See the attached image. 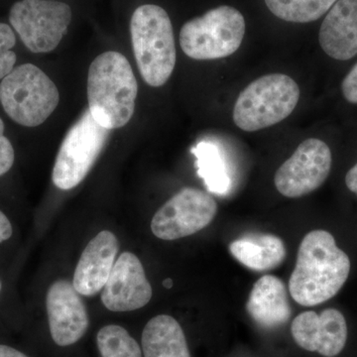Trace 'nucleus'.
Listing matches in <instances>:
<instances>
[{
	"label": "nucleus",
	"mask_w": 357,
	"mask_h": 357,
	"mask_svg": "<svg viewBox=\"0 0 357 357\" xmlns=\"http://www.w3.org/2000/svg\"><path fill=\"white\" fill-rule=\"evenodd\" d=\"M351 267V259L331 232L312 230L300 244L289 292L301 306L323 304L344 287Z\"/></svg>",
	"instance_id": "obj_1"
},
{
	"label": "nucleus",
	"mask_w": 357,
	"mask_h": 357,
	"mask_svg": "<svg viewBox=\"0 0 357 357\" xmlns=\"http://www.w3.org/2000/svg\"><path fill=\"white\" fill-rule=\"evenodd\" d=\"M138 86L128 59L105 52L91 63L88 75L89 110L100 126L112 130L132 119Z\"/></svg>",
	"instance_id": "obj_2"
},
{
	"label": "nucleus",
	"mask_w": 357,
	"mask_h": 357,
	"mask_svg": "<svg viewBox=\"0 0 357 357\" xmlns=\"http://www.w3.org/2000/svg\"><path fill=\"white\" fill-rule=\"evenodd\" d=\"M130 33L143 79L154 88L163 86L176 66L175 37L168 13L154 4L138 7L131 17Z\"/></svg>",
	"instance_id": "obj_3"
},
{
	"label": "nucleus",
	"mask_w": 357,
	"mask_h": 357,
	"mask_svg": "<svg viewBox=\"0 0 357 357\" xmlns=\"http://www.w3.org/2000/svg\"><path fill=\"white\" fill-rule=\"evenodd\" d=\"M299 86L284 74L258 77L239 93L234 107V123L248 132L273 126L292 114L299 102Z\"/></svg>",
	"instance_id": "obj_4"
},
{
	"label": "nucleus",
	"mask_w": 357,
	"mask_h": 357,
	"mask_svg": "<svg viewBox=\"0 0 357 357\" xmlns=\"http://www.w3.org/2000/svg\"><path fill=\"white\" fill-rule=\"evenodd\" d=\"M56 84L33 64L14 68L0 83V102L6 114L20 126L36 128L57 109Z\"/></svg>",
	"instance_id": "obj_5"
},
{
	"label": "nucleus",
	"mask_w": 357,
	"mask_h": 357,
	"mask_svg": "<svg viewBox=\"0 0 357 357\" xmlns=\"http://www.w3.org/2000/svg\"><path fill=\"white\" fill-rule=\"evenodd\" d=\"M246 25L234 7L222 6L188 21L180 32V45L194 60H217L236 53L243 43Z\"/></svg>",
	"instance_id": "obj_6"
},
{
	"label": "nucleus",
	"mask_w": 357,
	"mask_h": 357,
	"mask_svg": "<svg viewBox=\"0 0 357 357\" xmlns=\"http://www.w3.org/2000/svg\"><path fill=\"white\" fill-rule=\"evenodd\" d=\"M109 131L93 119L89 109L84 112L68 131L59 150L52 173V181L58 189L69 191L83 182L107 144Z\"/></svg>",
	"instance_id": "obj_7"
},
{
	"label": "nucleus",
	"mask_w": 357,
	"mask_h": 357,
	"mask_svg": "<svg viewBox=\"0 0 357 357\" xmlns=\"http://www.w3.org/2000/svg\"><path fill=\"white\" fill-rule=\"evenodd\" d=\"M72 10L54 0H20L11 7L9 21L33 53L55 50L68 32Z\"/></svg>",
	"instance_id": "obj_8"
},
{
	"label": "nucleus",
	"mask_w": 357,
	"mask_h": 357,
	"mask_svg": "<svg viewBox=\"0 0 357 357\" xmlns=\"http://www.w3.org/2000/svg\"><path fill=\"white\" fill-rule=\"evenodd\" d=\"M217 213V202L208 192L184 188L157 211L151 230L162 241H177L206 229Z\"/></svg>",
	"instance_id": "obj_9"
},
{
	"label": "nucleus",
	"mask_w": 357,
	"mask_h": 357,
	"mask_svg": "<svg viewBox=\"0 0 357 357\" xmlns=\"http://www.w3.org/2000/svg\"><path fill=\"white\" fill-rule=\"evenodd\" d=\"M332 164V151L326 142L317 138L303 141L277 170L275 187L286 198L306 196L326 182Z\"/></svg>",
	"instance_id": "obj_10"
},
{
	"label": "nucleus",
	"mask_w": 357,
	"mask_h": 357,
	"mask_svg": "<svg viewBox=\"0 0 357 357\" xmlns=\"http://www.w3.org/2000/svg\"><path fill=\"white\" fill-rule=\"evenodd\" d=\"M46 309L51 337L59 347L76 344L88 331V310L70 281L60 279L52 284Z\"/></svg>",
	"instance_id": "obj_11"
},
{
	"label": "nucleus",
	"mask_w": 357,
	"mask_h": 357,
	"mask_svg": "<svg viewBox=\"0 0 357 357\" xmlns=\"http://www.w3.org/2000/svg\"><path fill=\"white\" fill-rule=\"evenodd\" d=\"M152 294L151 284L139 258L133 253L123 252L115 261L102 289V301L109 311L131 312L146 306Z\"/></svg>",
	"instance_id": "obj_12"
},
{
	"label": "nucleus",
	"mask_w": 357,
	"mask_h": 357,
	"mask_svg": "<svg viewBox=\"0 0 357 357\" xmlns=\"http://www.w3.org/2000/svg\"><path fill=\"white\" fill-rule=\"evenodd\" d=\"M291 333L296 344L305 351L335 357L347 344V324L337 309H326L321 314L307 311L294 319Z\"/></svg>",
	"instance_id": "obj_13"
},
{
	"label": "nucleus",
	"mask_w": 357,
	"mask_h": 357,
	"mask_svg": "<svg viewBox=\"0 0 357 357\" xmlns=\"http://www.w3.org/2000/svg\"><path fill=\"white\" fill-rule=\"evenodd\" d=\"M119 243L109 230H102L84 249L75 270L73 285L79 295L95 296L107 280L119 255Z\"/></svg>",
	"instance_id": "obj_14"
},
{
	"label": "nucleus",
	"mask_w": 357,
	"mask_h": 357,
	"mask_svg": "<svg viewBox=\"0 0 357 357\" xmlns=\"http://www.w3.org/2000/svg\"><path fill=\"white\" fill-rule=\"evenodd\" d=\"M319 42L328 57L351 60L357 55V0H337L326 13Z\"/></svg>",
	"instance_id": "obj_15"
},
{
	"label": "nucleus",
	"mask_w": 357,
	"mask_h": 357,
	"mask_svg": "<svg viewBox=\"0 0 357 357\" xmlns=\"http://www.w3.org/2000/svg\"><path fill=\"white\" fill-rule=\"evenodd\" d=\"M246 311L258 326L278 328L292 314L285 284L278 277L264 275L258 279L249 294Z\"/></svg>",
	"instance_id": "obj_16"
},
{
	"label": "nucleus",
	"mask_w": 357,
	"mask_h": 357,
	"mask_svg": "<svg viewBox=\"0 0 357 357\" xmlns=\"http://www.w3.org/2000/svg\"><path fill=\"white\" fill-rule=\"evenodd\" d=\"M230 255L248 269L264 272L280 266L287 255L285 243L272 234H248L232 241Z\"/></svg>",
	"instance_id": "obj_17"
},
{
	"label": "nucleus",
	"mask_w": 357,
	"mask_h": 357,
	"mask_svg": "<svg viewBox=\"0 0 357 357\" xmlns=\"http://www.w3.org/2000/svg\"><path fill=\"white\" fill-rule=\"evenodd\" d=\"M141 342L144 357H191L182 326L168 314L150 319Z\"/></svg>",
	"instance_id": "obj_18"
},
{
	"label": "nucleus",
	"mask_w": 357,
	"mask_h": 357,
	"mask_svg": "<svg viewBox=\"0 0 357 357\" xmlns=\"http://www.w3.org/2000/svg\"><path fill=\"white\" fill-rule=\"evenodd\" d=\"M196 157L198 175L204 181L208 191L225 195L230 189V178L220 148L215 143L202 141L192 148Z\"/></svg>",
	"instance_id": "obj_19"
},
{
	"label": "nucleus",
	"mask_w": 357,
	"mask_h": 357,
	"mask_svg": "<svg viewBox=\"0 0 357 357\" xmlns=\"http://www.w3.org/2000/svg\"><path fill=\"white\" fill-rule=\"evenodd\" d=\"M337 0H265L276 17L287 22L309 23L328 13Z\"/></svg>",
	"instance_id": "obj_20"
},
{
	"label": "nucleus",
	"mask_w": 357,
	"mask_h": 357,
	"mask_svg": "<svg viewBox=\"0 0 357 357\" xmlns=\"http://www.w3.org/2000/svg\"><path fill=\"white\" fill-rule=\"evenodd\" d=\"M102 357H142L138 342L121 326H103L96 335Z\"/></svg>",
	"instance_id": "obj_21"
},
{
	"label": "nucleus",
	"mask_w": 357,
	"mask_h": 357,
	"mask_svg": "<svg viewBox=\"0 0 357 357\" xmlns=\"http://www.w3.org/2000/svg\"><path fill=\"white\" fill-rule=\"evenodd\" d=\"M15 44V35L10 26L0 23V79H3L14 69L17 60L13 51Z\"/></svg>",
	"instance_id": "obj_22"
},
{
	"label": "nucleus",
	"mask_w": 357,
	"mask_h": 357,
	"mask_svg": "<svg viewBox=\"0 0 357 357\" xmlns=\"http://www.w3.org/2000/svg\"><path fill=\"white\" fill-rule=\"evenodd\" d=\"M14 160V148L8 138L4 135V123L0 119V177L13 168Z\"/></svg>",
	"instance_id": "obj_23"
},
{
	"label": "nucleus",
	"mask_w": 357,
	"mask_h": 357,
	"mask_svg": "<svg viewBox=\"0 0 357 357\" xmlns=\"http://www.w3.org/2000/svg\"><path fill=\"white\" fill-rule=\"evenodd\" d=\"M342 93L347 102L357 105V64L354 66L342 81Z\"/></svg>",
	"instance_id": "obj_24"
},
{
	"label": "nucleus",
	"mask_w": 357,
	"mask_h": 357,
	"mask_svg": "<svg viewBox=\"0 0 357 357\" xmlns=\"http://www.w3.org/2000/svg\"><path fill=\"white\" fill-rule=\"evenodd\" d=\"M13 229L10 220L0 211V243L8 241L13 236Z\"/></svg>",
	"instance_id": "obj_25"
},
{
	"label": "nucleus",
	"mask_w": 357,
	"mask_h": 357,
	"mask_svg": "<svg viewBox=\"0 0 357 357\" xmlns=\"http://www.w3.org/2000/svg\"><path fill=\"white\" fill-rule=\"evenodd\" d=\"M345 185L349 191L357 196V164L352 167L345 176Z\"/></svg>",
	"instance_id": "obj_26"
},
{
	"label": "nucleus",
	"mask_w": 357,
	"mask_h": 357,
	"mask_svg": "<svg viewBox=\"0 0 357 357\" xmlns=\"http://www.w3.org/2000/svg\"><path fill=\"white\" fill-rule=\"evenodd\" d=\"M0 357H28L13 347H7V345L0 344Z\"/></svg>",
	"instance_id": "obj_27"
},
{
	"label": "nucleus",
	"mask_w": 357,
	"mask_h": 357,
	"mask_svg": "<svg viewBox=\"0 0 357 357\" xmlns=\"http://www.w3.org/2000/svg\"><path fill=\"white\" fill-rule=\"evenodd\" d=\"M163 286H164V288H166V289L172 288V286H173L172 279H170V278L166 279V280L163 282Z\"/></svg>",
	"instance_id": "obj_28"
},
{
	"label": "nucleus",
	"mask_w": 357,
	"mask_h": 357,
	"mask_svg": "<svg viewBox=\"0 0 357 357\" xmlns=\"http://www.w3.org/2000/svg\"><path fill=\"white\" fill-rule=\"evenodd\" d=\"M1 288H2L1 282H0V291H1Z\"/></svg>",
	"instance_id": "obj_29"
}]
</instances>
